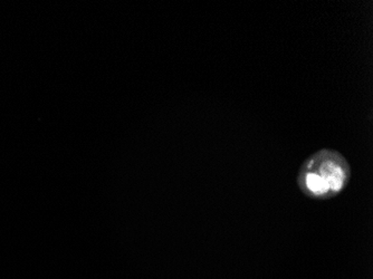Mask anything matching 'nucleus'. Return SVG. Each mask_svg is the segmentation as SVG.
I'll return each mask as SVG.
<instances>
[{
	"label": "nucleus",
	"instance_id": "1",
	"mask_svg": "<svg viewBox=\"0 0 373 279\" xmlns=\"http://www.w3.org/2000/svg\"><path fill=\"white\" fill-rule=\"evenodd\" d=\"M350 179V163L345 156L332 149H321L302 163L296 182L307 198L330 200L345 190Z\"/></svg>",
	"mask_w": 373,
	"mask_h": 279
}]
</instances>
